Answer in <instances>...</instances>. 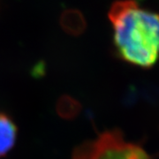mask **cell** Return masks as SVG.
<instances>
[{
  "label": "cell",
  "instance_id": "1",
  "mask_svg": "<svg viewBox=\"0 0 159 159\" xmlns=\"http://www.w3.org/2000/svg\"><path fill=\"white\" fill-rule=\"evenodd\" d=\"M116 53L122 60L150 68L159 59V12L135 0H119L108 12Z\"/></svg>",
  "mask_w": 159,
  "mask_h": 159
},
{
  "label": "cell",
  "instance_id": "2",
  "mask_svg": "<svg viewBox=\"0 0 159 159\" xmlns=\"http://www.w3.org/2000/svg\"><path fill=\"white\" fill-rule=\"evenodd\" d=\"M72 159H150V156L141 146L125 142L120 131L111 130L79 145Z\"/></svg>",
  "mask_w": 159,
  "mask_h": 159
},
{
  "label": "cell",
  "instance_id": "3",
  "mask_svg": "<svg viewBox=\"0 0 159 159\" xmlns=\"http://www.w3.org/2000/svg\"><path fill=\"white\" fill-rule=\"evenodd\" d=\"M16 138L17 126L8 115L0 112V157L13 148Z\"/></svg>",
  "mask_w": 159,
  "mask_h": 159
},
{
  "label": "cell",
  "instance_id": "4",
  "mask_svg": "<svg viewBox=\"0 0 159 159\" xmlns=\"http://www.w3.org/2000/svg\"><path fill=\"white\" fill-rule=\"evenodd\" d=\"M60 24L63 29L72 35H79L85 30L86 22L83 15L77 10H67L61 16Z\"/></svg>",
  "mask_w": 159,
  "mask_h": 159
},
{
  "label": "cell",
  "instance_id": "5",
  "mask_svg": "<svg viewBox=\"0 0 159 159\" xmlns=\"http://www.w3.org/2000/svg\"><path fill=\"white\" fill-rule=\"evenodd\" d=\"M81 105L75 98L64 95L57 100V113L64 119H73L79 115Z\"/></svg>",
  "mask_w": 159,
  "mask_h": 159
}]
</instances>
